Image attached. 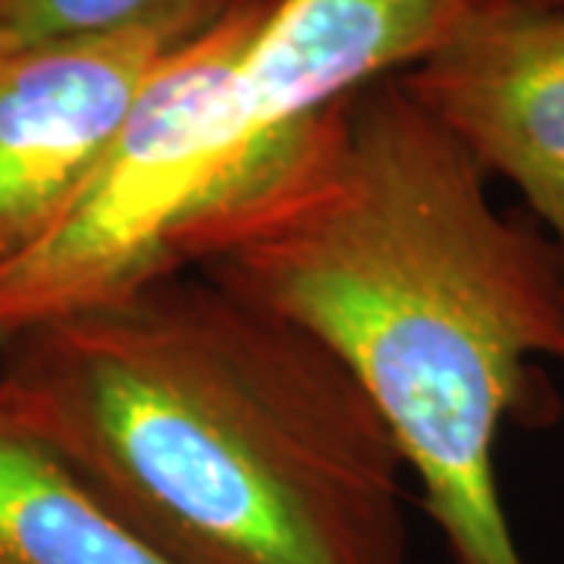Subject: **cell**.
<instances>
[{"mask_svg": "<svg viewBox=\"0 0 564 564\" xmlns=\"http://www.w3.org/2000/svg\"><path fill=\"white\" fill-rule=\"evenodd\" d=\"M486 182L389 76L185 223L170 270H204L348 367L452 564H527L496 455L533 364L564 367V263Z\"/></svg>", "mask_w": 564, "mask_h": 564, "instance_id": "obj_1", "label": "cell"}, {"mask_svg": "<svg viewBox=\"0 0 564 564\" xmlns=\"http://www.w3.org/2000/svg\"><path fill=\"white\" fill-rule=\"evenodd\" d=\"M0 392L170 564H408V470L358 380L204 270L3 343Z\"/></svg>", "mask_w": 564, "mask_h": 564, "instance_id": "obj_2", "label": "cell"}, {"mask_svg": "<svg viewBox=\"0 0 564 564\" xmlns=\"http://www.w3.org/2000/svg\"><path fill=\"white\" fill-rule=\"evenodd\" d=\"M270 0L173 47L54 226L0 267V345L170 273V242L245 170L232 73Z\"/></svg>", "mask_w": 564, "mask_h": 564, "instance_id": "obj_3", "label": "cell"}, {"mask_svg": "<svg viewBox=\"0 0 564 564\" xmlns=\"http://www.w3.org/2000/svg\"><path fill=\"white\" fill-rule=\"evenodd\" d=\"M170 32L0 47V267L54 226L101 161Z\"/></svg>", "mask_w": 564, "mask_h": 564, "instance_id": "obj_4", "label": "cell"}, {"mask_svg": "<svg viewBox=\"0 0 564 564\" xmlns=\"http://www.w3.org/2000/svg\"><path fill=\"white\" fill-rule=\"evenodd\" d=\"M499 7L508 0H270L232 73L245 139L239 182L307 122L421 66Z\"/></svg>", "mask_w": 564, "mask_h": 564, "instance_id": "obj_5", "label": "cell"}, {"mask_svg": "<svg viewBox=\"0 0 564 564\" xmlns=\"http://www.w3.org/2000/svg\"><path fill=\"white\" fill-rule=\"evenodd\" d=\"M399 82L486 176L518 188L564 263V10L499 7Z\"/></svg>", "mask_w": 564, "mask_h": 564, "instance_id": "obj_6", "label": "cell"}, {"mask_svg": "<svg viewBox=\"0 0 564 564\" xmlns=\"http://www.w3.org/2000/svg\"><path fill=\"white\" fill-rule=\"evenodd\" d=\"M0 564H170L79 484L3 392Z\"/></svg>", "mask_w": 564, "mask_h": 564, "instance_id": "obj_7", "label": "cell"}, {"mask_svg": "<svg viewBox=\"0 0 564 564\" xmlns=\"http://www.w3.org/2000/svg\"><path fill=\"white\" fill-rule=\"evenodd\" d=\"M267 0H0V47L170 32L195 39L210 25Z\"/></svg>", "mask_w": 564, "mask_h": 564, "instance_id": "obj_8", "label": "cell"}, {"mask_svg": "<svg viewBox=\"0 0 564 564\" xmlns=\"http://www.w3.org/2000/svg\"><path fill=\"white\" fill-rule=\"evenodd\" d=\"M508 3L527 10H564V0H508Z\"/></svg>", "mask_w": 564, "mask_h": 564, "instance_id": "obj_9", "label": "cell"}]
</instances>
